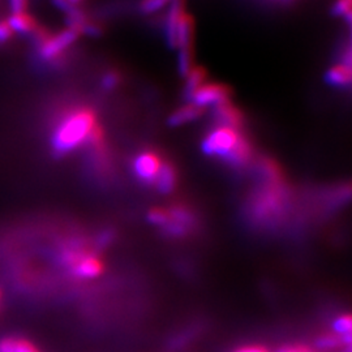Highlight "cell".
I'll return each mask as SVG.
<instances>
[{"label": "cell", "mask_w": 352, "mask_h": 352, "mask_svg": "<svg viewBox=\"0 0 352 352\" xmlns=\"http://www.w3.org/2000/svg\"><path fill=\"white\" fill-rule=\"evenodd\" d=\"M202 113H204V110H202L201 107H199V106H196L195 103L189 102L186 106L177 109L176 111H174V113L170 115V118H168V124L171 126H183V124H187V123H190V122H193V120L200 119L202 116Z\"/></svg>", "instance_id": "obj_10"}, {"label": "cell", "mask_w": 352, "mask_h": 352, "mask_svg": "<svg viewBox=\"0 0 352 352\" xmlns=\"http://www.w3.org/2000/svg\"><path fill=\"white\" fill-rule=\"evenodd\" d=\"M28 3H29V0H10L13 13L26 12Z\"/></svg>", "instance_id": "obj_21"}, {"label": "cell", "mask_w": 352, "mask_h": 352, "mask_svg": "<svg viewBox=\"0 0 352 352\" xmlns=\"http://www.w3.org/2000/svg\"><path fill=\"white\" fill-rule=\"evenodd\" d=\"M0 298H1V292H0Z\"/></svg>", "instance_id": "obj_25"}, {"label": "cell", "mask_w": 352, "mask_h": 352, "mask_svg": "<svg viewBox=\"0 0 352 352\" xmlns=\"http://www.w3.org/2000/svg\"><path fill=\"white\" fill-rule=\"evenodd\" d=\"M184 14V4L183 0H174L171 3V7L167 13L166 17V24H164V32H166V41L168 46L175 49L177 43V32H179V25L180 20Z\"/></svg>", "instance_id": "obj_7"}, {"label": "cell", "mask_w": 352, "mask_h": 352, "mask_svg": "<svg viewBox=\"0 0 352 352\" xmlns=\"http://www.w3.org/2000/svg\"><path fill=\"white\" fill-rule=\"evenodd\" d=\"M214 115L218 119V122L222 123V126H228V128H232L236 131L243 123V115L230 102H225V103L214 106Z\"/></svg>", "instance_id": "obj_9"}, {"label": "cell", "mask_w": 352, "mask_h": 352, "mask_svg": "<svg viewBox=\"0 0 352 352\" xmlns=\"http://www.w3.org/2000/svg\"><path fill=\"white\" fill-rule=\"evenodd\" d=\"M96 126V115L88 109H78L64 116L51 138L54 154L63 157L77 149L81 144L88 141Z\"/></svg>", "instance_id": "obj_1"}, {"label": "cell", "mask_w": 352, "mask_h": 352, "mask_svg": "<svg viewBox=\"0 0 352 352\" xmlns=\"http://www.w3.org/2000/svg\"><path fill=\"white\" fill-rule=\"evenodd\" d=\"M0 352H39L37 349L28 340H3L0 342Z\"/></svg>", "instance_id": "obj_15"}, {"label": "cell", "mask_w": 352, "mask_h": 352, "mask_svg": "<svg viewBox=\"0 0 352 352\" xmlns=\"http://www.w3.org/2000/svg\"><path fill=\"white\" fill-rule=\"evenodd\" d=\"M174 0H144L141 4V10L144 13H154L162 10L164 6L168 3H173Z\"/></svg>", "instance_id": "obj_18"}, {"label": "cell", "mask_w": 352, "mask_h": 352, "mask_svg": "<svg viewBox=\"0 0 352 352\" xmlns=\"http://www.w3.org/2000/svg\"><path fill=\"white\" fill-rule=\"evenodd\" d=\"M193 20L184 13L180 20L176 43V49L179 50V72L184 77L193 68Z\"/></svg>", "instance_id": "obj_3"}, {"label": "cell", "mask_w": 352, "mask_h": 352, "mask_svg": "<svg viewBox=\"0 0 352 352\" xmlns=\"http://www.w3.org/2000/svg\"><path fill=\"white\" fill-rule=\"evenodd\" d=\"M71 273L77 278L82 279H91L98 277L103 270V265L101 261L88 253H84L75 264L69 267Z\"/></svg>", "instance_id": "obj_8"}, {"label": "cell", "mask_w": 352, "mask_h": 352, "mask_svg": "<svg viewBox=\"0 0 352 352\" xmlns=\"http://www.w3.org/2000/svg\"><path fill=\"white\" fill-rule=\"evenodd\" d=\"M8 23L12 28L13 32H17L20 34L32 36L38 28L36 19L28 12L13 13L12 16L10 17Z\"/></svg>", "instance_id": "obj_12"}, {"label": "cell", "mask_w": 352, "mask_h": 352, "mask_svg": "<svg viewBox=\"0 0 352 352\" xmlns=\"http://www.w3.org/2000/svg\"><path fill=\"white\" fill-rule=\"evenodd\" d=\"M280 352H308L307 347H287Z\"/></svg>", "instance_id": "obj_22"}, {"label": "cell", "mask_w": 352, "mask_h": 352, "mask_svg": "<svg viewBox=\"0 0 352 352\" xmlns=\"http://www.w3.org/2000/svg\"><path fill=\"white\" fill-rule=\"evenodd\" d=\"M236 352H266L264 349L261 347H247V349H241L239 351Z\"/></svg>", "instance_id": "obj_23"}, {"label": "cell", "mask_w": 352, "mask_h": 352, "mask_svg": "<svg viewBox=\"0 0 352 352\" xmlns=\"http://www.w3.org/2000/svg\"><path fill=\"white\" fill-rule=\"evenodd\" d=\"M231 96V90L226 85L222 84H204L197 91L193 94L190 102L199 107H208V106H217L221 103L228 102Z\"/></svg>", "instance_id": "obj_5"}, {"label": "cell", "mask_w": 352, "mask_h": 352, "mask_svg": "<svg viewBox=\"0 0 352 352\" xmlns=\"http://www.w3.org/2000/svg\"><path fill=\"white\" fill-rule=\"evenodd\" d=\"M13 34H14V32L10 25L8 20H1L0 21V46L10 42L12 39Z\"/></svg>", "instance_id": "obj_20"}, {"label": "cell", "mask_w": 352, "mask_h": 352, "mask_svg": "<svg viewBox=\"0 0 352 352\" xmlns=\"http://www.w3.org/2000/svg\"><path fill=\"white\" fill-rule=\"evenodd\" d=\"M351 0H337L334 7H333V13L340 17H346L347 23H351Z\"/></svg>", "instance_id": "obj_16"}, {"label": "cell", "mask_w": 352, "mask_h": 352, "mask_svg": "<svg viewBox=\"0 0 352 352\" xmlns=\"http://www.w3.org/2000/svg\"><path fill=\"white\" fill-rule=\"evenodd\" d=\"M241 139L238 131L221 126L213 129L202 141V151L210 157L226 158L235 149Z\"/></svg>", "instance_id": "obj_2"}, {"label": "cell", "mask_w": 352, "mask_h": 352, "mask_svg": "<svg viewBox=\"0 0 352 352\" xmlns=\"http://www.w3.org/2000/svg\"><path fill=\"white\" fill-rule=\"evenodd\" d=\"M175 179L174 167L170 164H162L154 183L157 184V188L160 189L162 193H168L175 186Z\"/></svg>", "instance_id": "obj_14"}, {"label": "cell", "mask_w": 352, "mask_h": 352, "mask_svg": "<svg viewBox=\"0 0 352 352\" xmlns=\"http://www.w3.org/2000/svg\"><path fill=\"white\" fill-rule=\"evenodd\" d=\"M161 166L162 164L155 154L145 151L135 158L133 171H135V175L138 176L141 182L154 183L158 173H160Z\"/></svg>", "instance_id": "obj_6"}, {"label": "cell", "mask_w": 352, "mask_h": 352, "mask_svg": "<svg viewBox=\"0 0 352 352\" xmlns=\"http://www.w3.org/2000/svg\"><path fill=\"white\" fill-rule=\"evenodd\" d=\"M334 329H336V331H338L340 336L344 337L349 342L350 337H351V318H350V316L340 317L334 324Z\"/></svg>", "instance_id": "obj_17"}, {"label": "cell", "mask_w": 352, "mask_h": 352, "mask_svg": "<svg viewBox=\"0 0 352 352\" xmlns=\"http://www.w3.org/2000/svg\"><path fill=\"white\" fill-rule=\"evenodd\" d=\"M120 82V75L115 71H110L102 77V88L104 90H113Z\"/></svg>", "instance_id": "obj_19"}, {"label": "cell", "mask_w": 352, "mask_h": 352, "mask_svg": "<svg viewBox=\"0 0 352 352\" xmlns=\"http://www.w3.org/2000/svg\"><path fill=\"white\" fill-rule=\"evenodd\" d=\"M78 37L80 33L77 30L67 28L63 32L50 36L41 46H38V56L42 60H54L59 55H62Z\"/></svg>", "instance_id": "obj_4"}, {"label": "cell", "mask_w": 352, "mask_h": 352, "mask_svg": "<svg viewBox=\"0 0 352 352\" xmlns=\"http://www.w3.org/2000/svg\"><path fill=\"white\" fill-rule=\"evenodd\" d=\"M186 85H184V98L190 102L193 94L197 91V89L204 85V81L206 78V72L202 67H193L186 76Z\"/></svg>", "instance_id": "obj_13"}, {"label": "cell", "mask_w": 352, "mask_h": 352, "mask_svg": "<svg viewBox=\"0 0 352 352\" xmlns=\"http://www.w3.org/2000/svg\"><path fill=\"white\" fill-rule=\"evenodd\" d=\"M69 1H71V3H72V4H76V3H80V1H81V0H69Z\"/></svg>", "instance_id": "obj_24"}, {"label": "cell", "mask_w": 352, "mask_h": 352, "mask_svg": "<svg viewBox=\"0 0 352 352\" xmlns=\"http://www.w3.org/2000/svg\"><path fill=\"white\" fill-rule=\"evenodd\" d=\"M325 80L331 87L346 88L351 84V68L346 64H338L327 71Z\"/></svg>", "instance_id": "obj_11"}]
</instances>
